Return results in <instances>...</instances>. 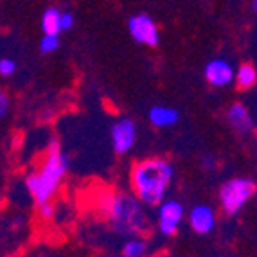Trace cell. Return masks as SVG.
Masks as SVG:
<instances>
[{
  "mask_svg": "<svg viewBox=\"0 0 257 257\" xmlns=\"http://www.w3.org/2000/svg\"><path fill=\"white\" fill-rule=\"evenodd\" d=\"M189 225L196 234H209L216 225V214L209 205H196L191 209Z\"/></svg>",
  "mask_w": 257,
  "mask_h": 257,
  "instance_id": "9",
  "label": "cell"
},
{
  "mask_svg": "<svg viewBox=\"0 0 257 257\" xmlns=\"http://www.w3.org/2000/svg\"><path fill=\"white\" fill-rule=\"evenodd\" d=\"M103 210L111 227L122 236L135 237L148 228V219L141 200L132 194H108L103 200Z\"/></svg>",
  "mask_w": 257,
  "mask_h": 257,
  "instance_id": "3",
  "label": "cell"
},
{
  "mask_svg": "<svg viewBox=\"0 0 257 257\" xmlns=\"http://www.w3.org/2000/svg\"><path fill=\"white\" fill-rule=\"evenodd\" d=\"M153 257H157V255H153Z\"/></svg>",
  "mask_w": 257,
  "mask_h": 257,
  "instance_id": "22",
  "label": "cell"
},
{
  "mask_svg": "<svg viewBox=\"0 0 257 257\" xmlns=\"http://www.w3.org/2000/svg\"><path fill=\"white\" fill-rule=\"evenodd\" d=\"M67 169H69V159L61 151L60 142L52 141L49 144L47 159L42 164L40 171L31 173L26 178L27 189L38 205L51 202V198L56 194L61 180L67 175Z\"/></svg>",
  "mask_w": 257,
  "mask_h": 257,
  "instance_id": "2",
  "label": "cell"
},
{
  "mask_svg": "<svg viewBox=\"0 0 257 257\" xmlns=\"http://www.w3.org/2000/svg\"><path fill=\"white\" fill-rule=\"evenodd\" d=\"M8 110H9V97L4 90H0V120L6 117Z\"/></svg>",
  "mask_w": 257,
  "mask_h": 257,
  "instance_id": "19",
  "label": "cell"
},
{
  "mask_svg": "<svg viewBox=\"0 0 257 257\" xmlns=\"http://www.w3.org/2000/svg\"><path fill=\"white\" fill-rule=\"evenodd\" d=\"M137 141V126L132 119L122 117V119L115 120L111 126V144L115 153L124 155L135 146Z\"/></svg>",
  "mask_w": 257,
  "mask_h": 257,
  "instance_id": "7",
  "label": "cell"
},
{
  "mask_svg": "<svg viewBox=\"0 0 257 257\" xmlns=\"http://www.w3.org/2000/svg\"><path fill=\"white\" fill-rule=\"evenodd\" d=\"M173 176L175 169L171 162L164 159H150L135 164L132 169V185L142 205L155 207L164 202Z\"/></svg>",
  "mask_w": 257,
  "mask_h": 257,
  "instance_id": "1",
  "label": "cell"
},
{
  "mask_svg": "<svg viewBox=\"0 0 257 257\" xmlns=\"http://www.w3.org/2000/svg\"><path fill=\"white\" fill-rule=\"evenodd\" d=\"M17 70V61L9 60V58H2L0 60V76H13Z\"/></svg>",
  "mask_w": 257,
  "mask_h": 257,
  "instance_id": "16",
  "label": "cell"
},
{
  "mask_svg": "<svg viewBox=\"0 0 257 257\" xmlns=\"http://www.w3.org/2000/svg\"><path fill=\"white\" fill-rule=\"evenodd\" d=\"M58 47H60V38H58V35H43L42 42H40V51H42L43 54H51V52H54Z\"/></svg>",
  "mask_w": 257,
  "mask_h": 257,
  "instance_id": "15",
  "label": "cell"
},
{
  "mask_svg": "<svg viewBox=\"0 0 257 257\" xmlns=\"http://www.w3.org/2000/svg\"><path fill=\"white\" fill-rule=\"evenodd\" d=\"M128 29L135 42L142 43V45H150V47L159 45V27H157V24H155V20L150 15H135V17H132L128 22Z\"/></svg>",
  "mask_w": 257,
  "mask_h": 257,
  "instance_id": "5",
  "label": "cell"
},
{
  "mask_svg": "<svg viewBox=\"0 0 257 257\" xmlns=\"http://www.w3.org/2000/svg\"><path fill=\"white\" fill-rule=\"evenodd\" d=\"M146 241L142 239V237H130L128 241L124 243L122 246V255L124 257H144L146 253Z\"/></svg>",
  "mask_w": 257,
  "mask_h": 257,
  "instance_id": "14",
  "label": "cell"
},
{
  "mask_svg": "<svg viewBox=\"0 0 257 257\" xmlns=\"http://www.w3.org/2000/svg\"><path fill=\"white\" fill-rule=\"evenodd\" d=\"M60 17L61 11L56 8H49L42 17V29L43 35H60L61 27H60Z\"/></svg>",
  "mask_w": 257,
  "mask_h": 257,
  "instance_id": "13",
  "label": "cell"
},
{
  "mask_svg": "<svg viewBox=\"0 0 257 257\" xmlns=\"http://www.w3.org/2000/svg\"><path fill=\"white\" fill-rule=\"evenodd\" d=\"M184 219V207L176 200H164L159 203V230L164 236L176 234Z\"/></svg>",
  "mask_w": 257,
  "mask_h": 257,
  "instance_id": "6",
  "label": "cell"
},
{
  "mask_svg": "<svg viewBox=\"0 0 257 257\" xmlns=\"http://www.w3.org/2000/svg\"><path fill=\"white\" fill-rule=\"evenodd\" d=\"M72 26H74V17L70 13H61V17H60V27H61V31H69V29H72Z\"/></svg>",
  "mask_w": 257,
  "mask_h": 257,
  "instance_id": "18",
  "label": "cell"
},
{
  "mask_svg": "<svg viewBox=\"0 0 257 257\" xmlns=\"http://www.w3.org/2000/svg\"><path fill=\"white\" fill-rule=\"evenodd\" d=\"M0 205H2V196H0Z\"/></svg>",
  "mask_w": 257,
  "mask_h": 257,
  "instance_id": "21",
  "label": "cell"
},
{
  "mask_svg": "<svg viewBox=\"0 0 257 257\" xmlns=\"http://www.w3.org/2000/svg\"><path fill=\"white\" fill-rule=\"evenodd\" d=\"M227 120H228V124L236 130L237 133H250L253 130V126H255L253 117L250 115L248 108L239 103L232 104L227 110Z\"/></svg>",
  "mask_w": 257,
  "mask_h": 257,
  "instance_id": "10",
  "label": "cell"
},
{
  "mask_svg": "<svg viewBox=\"0 0 257 257\" xmlns=\"http://www.w3.org/2000/svg\"><path fill=\"white\" fill-rule=\"evenodd\" d=\"M205 74V79L210 83L212 86H227L234 81V69L228 61L221 60V58H216V60H210L203 69Z\"/></svg>",
  "mask_w": 257,
  "mask_h": 257,
  "instance_id": "8",
  "label": "cell"
},
{
  "mask_svg": "<svg viewBox=\"0 0 257 257\" xmlns=\"http://www.w3.org/2000/svg\"><path fill=\"white\" fill-rule=\"evenodd\" d=\"M234 79H236L237 86L243 88V90H248L257 83V70L252 63H243L237 69V72L234 74Z\"/></svg>",
  "mask_w": 257,
  "mask_h": 257,
  "instance_id": "12",
  "label": "cell"
},
{
  "mask_svg": "<svg viewBox=\"0 0 257 257\" xmlns=\"http://www.w3.org/2000/svg\"><path fill=\"white\" fill-rule=\"evenodd\" d=\"M38 212H40V216H42L43 219H51L52 216H54V205H52L51 202L40 203V205H38Z\"/></svg>",
  "mask_w": 257,
  "mask_h": 257,
  "instance_id": "17",
  "label": "cell"
},
{
  "mask_svg": "<svg viewBox=\"0 0 257 257\" xmlns=\"http://www.w3.org/2000/svg\"><path fill=\"white\" fill-rule=\"evenodd\" d=\"M203 166H205L207 169H214L216 164H214V160H210V157H207V159L203 160Z\"/></svg>",
  "mask_w": 257,
  "mask_h": 257,
  "instance_id": "20",
  "label": "cell"
},
{
  "mask_svg": "<svg viewBox=\"0 0 257 257\" xmlns=\"http://www.w3.org/2000/svg\"><path fill=\"white\" fill-rule=\"evenodd\" d=\"M150 122L157 128H167V126H173L176 120L180 119V113L175 108L169 106H153L150 110Z\"/></svg>",
  "mask_w": 257,
  "mask_h": 257,
  "instance_id": "11",
  "label": "cell"
},
{
  "mask_svg": "<svg viewBox=\"0 0 257 257\" xmlns=\"http://www.w3.org/2000/svg\"><path fill=\"white\" fill-rule=\"evenodd\" d=\"M253 193H255V182L252 178H232L219 189L221 209L230 216L237 214L253 196Z\"/></svg>",
  "mask_w": 257,
  "mask_h": 257,
  "instance_id": "4",
  "label": "cell"
}]
</instances>
